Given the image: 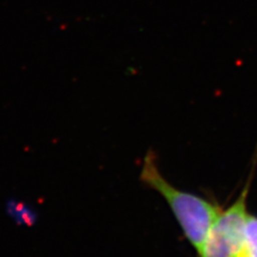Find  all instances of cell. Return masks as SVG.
<instances>
[{"label":"cell","instance_id":"1","mask_svg":"<svg viewBox=\"0 0 257 257\" xmlns=\"http://www.w3.org/2000/svg\"><path fill=\"white\" fill-rule=\"evenodd\" d=\"M140 179L164 198L197 254L222 208L213 200L175 187L160 172L157 158L151 151L144 159Z\"/></svg>","mask_w":257,"mask_h":257},{"label":"cell","instance_id":"2","mask_svg":"<svg viewBox=\"0 0 257 257\" xmlns=\"http://www.w3.org/2000/svg\"><path fill=\"white\" fill-rule=\"evenodd\" d=\"M247 193L246 186L234 203L222 209L197 257H243Z\"/></svg>","mask_w":257,"mask_h":257},{"label":"cell","instance_id":"3","mask_svg":"<svg viewBox=\"0 0 257 257\" xmlns=\"http://www.w3.org/2000/svg\"><path fill=\"white\" fill-rule=\"evenodd\" d=\"M243 257H257V218L250 213L245 223Z\"/></svg>","mask_w":257,"mask_h":257}]
</instances>
